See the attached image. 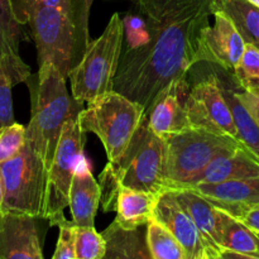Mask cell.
<instances>
[{
    "label": "cell",
    "mask_w": 259,
    "mask_h": 259,
    "mask_svg": "<svg viewBox=\"0 0 259 259\" xmlns=\"http://www.w3.org/2000/svg\"><path fill=\"white\" fill-rule=\"evenodd\" d=\"M217 0H134L143 39L123 45L113 90L147 111L168 83L196 66Z\"/></svg>",
    "instance_id": "6da1fadb"
},
{
    "label": "cell",
    "mask_w": 259,
    "mask_h": 259,
    "mask_svg": "<svg viewBox=\"0 0 259 259\" xmlns=\"http://www.w3.org/2000/svg\"><path fill=\"white\" fill-rule=\"evenodd\" d=\"M94 0H76L70 8L39 7L28 15L38 66L52 63L63 77L80 63L90 43L89 18Z\"/></svg>",
    "instance_id": "7a4b0ae2"
},
{
    "label": "cell",
    "mask_w": 259,
    "mask_h": 259,
    "mask_svg": "<svg viewBox=\"0 0 259 259\" xmlns=\"http://www.w3.org/2000/svg\"><path fill=\"white\" fill-rule=\"evenodd\" d=\"M62 73L52 65L38 66V72L28 78L30 91V120L27 141L40 156L50 171L66 121L77 118L82 104L68 94Z\"/></svg>",
    "instance_id": "3957f363"
},
{
    "label": "cell",
    "mask_w": 259,
    "mask_h": 259,
    "mask_svg": "<svg viewBox=\"0 0 259 259\" xmlns=\"http://www.w3.org/2000/svg\"><path fill=\"white\" fill-rule=\"evenodd\" d=\"M166 144L151 131L144 114L141 126L123 156L115 162H108L99 176L101 206L104 211H114L120 186L141 191L162 194L166 191L163 179Z\"/></svg>",
    "instance_id": "277c9868"
},
{
    "label": "cell",
    "mask_w": 259,
    "mask_h": 259,
    "mask_svg": "<svg viewBox=\"0 0 259 259\" xmlns=\"http://www.w3.org/2000/svg\"><path fill=\"white\" fill-rule=\"evenodd\" d=\"M143 106L111 90L89 101L78 114L83 133H94L105 148L108 162L120 158L144 118Z\"/></svg>",
    "instance_id": "5b68a950"
},
{
    "label": "cell",
    "mask_w": 259,
    "mask_h": 259,
    "mask_svg": "<svg viewBox=\"0 0 259 259\" xmlns=\"http://www.w3.org/2000/svg\"><path fill=\"white\" fill-rule=\"evenodd\" d=\"M125 27L119 13H114L108 25L95 40H90L82 60L71 71V95L80 103H89L113 90L123 52Z\"/></svg>",
    "instance_id": "8992f818"
},
{
    "label": "cell",
    "mask_w": 259,
    "mask_h": 259,
    "mask_svg": "<svg viewBox=\"0 0 259 259\" xmlns=\"http://www.w3.org/2000/svg\"><path fill=\"white\" fill-rule=\"evenodd\" d=\"M164 144L163 179L166 190L185 186L218 156L244 147L229 137L197 128H190L169 137L164 139Z\"/></svg>",
    "instance_id": "52a82bcc"
},
{
    "label": "cell",
    "mask_w": 259,
    "mask_h": 259,
    "mask_svg": "<svg viewBox=\"0 0 259 259\" xmlns=\"http://www.w3.org/2000/svg\"><path fill=\"white\" fill-rule=\"evenodd\" d=\"M0 167L5 185L3 212L45 219L48 168L32 144L27 141L18 156Z\"/></svg>",
    "instance_id": "ba28073f"
},
{
    "label": "cell",
    "mask_w": 259,
    "mask_h": 259,
    "mask_svg": "<svg viewBox=\"0 0 259 259\" xmlns=\"http://www.w3.org/2000/svg\"><path fill=\"white\" fill-rule=\"evenodd\" d=\"M85 144L86 133L78 125V116L66 121L48 171L45 219L51 227H57L66 219L63 210L70 202L71 184L78 162L83 157Z\"/></svg>",
    "instance_id": "9c48e42d"
},
{
    "label": "cell",
    "mask_w": 259,
    "mask_h": 259,
    "mask_svg": "<svg viewBox=\"0 0 259 259\" xmlns=\"http://www.w3.org/2000/svg\"><path fill=\"white\" fill-rule=\"evenodd\" d=\"M187 116L191 128L204 129L240 142L232 111L211 68L190 88Z\"/></svg>",
    "instance_id": "30bf717a"
},
{
    "label": "cell",
    "mask_w": 259,
    "mask_h": 259,
    "mask_svg": "<svg viewBox=\"0 0 259 259\" xmlns=\"http://www.w3.org/2000/svg\"><path fill=\"white\" fill-rule=\"evenodd\" d=\"M214 18V25H209L202 32L196 55V65L206 62L234 71L244 53L247 43L224 13L215 12Z\"/></svg>",
    "instance_id": "8fae6325"
},
{
    "label": "cell",
    "mask_w": 259,
    "mask_h": 259,
    "mask_svg": "<svg viewBox=\"0 0 259 259\" xmlns=\"http://www.w3.org/2000/svg\"><path fill=\"white\" fill-rule=\"evenodd\" d=\"M190 88L187 76L172 81L146 113L151 131L163 141L191 128L187 116Z\"/></svg>",
    "instance_id": "7c38bea8"
},
{
    "label": "cell",
    "mask_w": 259,
    "mask_h": 259,
    "mask_svg": "<svg viewBox=\"0 0 259 259\" xmlns=\"http://www.w3.org/2000/svg\"><path fill=\"white\" fill-rule=\"evenodd\" d=\"M37 218L3 212L0 259H43Z\"/></svg>",
    "instance_id": "4fadbf2b"
},
{
    "label": "cell",
    "mask_w": 259,
    "mask_h": 259,
    "mask_svg": "<svg viewBox=\"0 0 259 259\" xmlns=\"http://www.w3.org/2000/svg\"><path fill=\"white\" fill-rule=\"evenodd\" d=\"M153 217L181 243L187 259H197L207 249L196 224L185 211L172 190H166L159 195Z\"/></svg>",
    "instance_id": "5bb4252c"
},
{
    "label": "cell",
    "mask_w": 259,
    "mask_h": 259,
    "mask_svg": "<svg viewBox=\"0 0 259 259\" xmlns=\"http://www.w3.org/2000/svg\"><path fill=\"white\" fill-rule=\"evenodd\" d=\"M209 200L214 206L232 217L247 207L259 204V176L222 184H202L186 187Z\"/></svg>",
    "instance_id": "9a60e30c"
},
{
    "label": "cell",
    "mask_w": 259,
    "mask_h": 259,
    "mask_svg": "<svg viewBox=\"0 0 259 259\" xmlns=\"http://www.w3.org/2000/svg\"><path fill=\"white\" fill-rule=\"evenodd\" d=\"M255 176H259V158L245 147H239L233 152L218 156L205 167L204 171L179 189L202 184H222Z\"/></svg>",
    "instance_id": "2e32d148"
},
{
    "label": "cell",
    "mask_w": 259,
    "mask_h": 259,
    "mask_svg": "<svg viewBox=\"0 0 259 259\" xmlns=\"http://www.w3.org/2000/svg\"><path fill=\"white\" fill-rule=\"evenodd\" d=\"M172 191L175 192L185 211L196 224L210 254H217L220 250L224 211L189 189H175Z\"/></svg>",
    "instance_id": "e0dca14e"
},
{
    "label": "cell",
    "mask_w": 259,
    "mask_h": 259,
    "mask_svg": "<svg viewBox=\"0 0 259 259\" xmlns=\"http://www.w3.org/2000/svg\"><path fill=\"white\" fill-rule=\"evenodd\" d=\"M101 201V189L91 174L85 157L78 162L70 189V206L72 222L78 227H94Z\"/></svg>",
    "instance_id": "ac0fdd59"
},
{
    "label": "cell",
    "mask_w": 259,
    "mask_h": 259,
    "mask_svg": "<svg viewBox=\"0 0 259 259\" xmlns=\"http://www.w3.org/2000/svg\"><path fill=\"white\" fill-rule=\"evenodd\" d=\"M209 66L214 71L225 101L232 111L240 143L259 158V126L244 108V105L239 101L237 91L240 85L237 77L233 71L227 70L222 66L212 65V63H209Z\"/></svg>",
    "instance_id": "d6986e66"
},
{
    "label": "cell",
    "mask_w": 259,
    "mask_h": 259,
    "mask_svg": "<svg viewBox=\"0 0 259 259\" xmlns=\"http://www.w3.org/2000/svg\"><path fill=\"white\" fill-rule=\"evenodd\" d=\"M159 195L120 186L114 206L116 212L114 223L125 230L146 227L153 218Z\"/></svg>",
    "instance_id": "ffe728a7"
},
{
    "label": "cell",
    "mask_w": 259,
    "mask_h": 259,
    "mask_svg": "<svg viewBox=\"0 0 259 259\" xmlns=\"http://www.w3.org/2000/svg\"><path fill=\"white\" fill-rule=\"evenodd\" d=\"M101 234L106 240L103 259H153L147 244V225L125 230L113 222Z\"/></svg>",
    "instance_id": "44dd1931"
},
{
    "label": "cell",
    "mask_w": 259,
    "mask_h": 259,
    "mask_svg": "<svg viewBox=\"0 0 259 259\" xmlns=\"http://www.w3.org/2000/svg\"><path fill=\"white\" fill-rule=\"evenodd\" d=\"M214 9L232 20L245 43L259 48V8L248 0H217Z\"/></svg>",
    "instance_id": "7402d4cb"
},
{
    "label": "cell",
    "mask_w": 259,
    "mask_h": 259,
    "mask_svg": "<svg viewBox=\"0 0 259 259\" xmlns=\"http://www.w3.org/2000/svg\"><path fill=\"white\" fill-rule=\"evenodd\" d=\"M30 76V66L24 61L13 62L0 55V126L15 123L12 89L18 83L27 82Z\"/></svg>",
    "instance_id": "603a6c76"
},
{
    "label": "cell",
    "mask_w": 259,
    "mask_h": 259,
    "mask_svg": "<svg viewBox=\"0 0 259 259\" xmlns=\"http://www.w3.org/2000/svg\"><path fill=\"white\" fill-rule=\"evenodd\" d=\"M220 249L259 257V237L247 225L224 211Z\"/></svg>",
    "instance_id": "cb8c5ba5"
},
{
    "label": "cell",
    "mask_w": 259,
    "mask_h": 259,
    "mask_svg": "<svg viewBox=\"0 0 259 259\" xmlns=\"http://www.w3.org/2000/svg\"><path fill=\"white\" fill-rule=\"evenodd\" d=\"M25 37L24 25L15 19L12 0H0V55L9 61L20 60L19 45Z\"/></svg>",
    "instance_id": "d4e9b609"
},
{
    "label": "cell",
    "mask_w": 259,
    "mask_h": 259,
    "mask_svg": "<svg viewBox=\"0 0 259 259\" xmlns=\"http://www.w3.org/2000/svg\"><path fill=\"white\" fill-rule=\"evenodd\" d=\"M147 244L153 259H187L181 243L154 217L147 224Z\"/></svg>",
    "instance_id": "484cf974"
},
{
    "label": "cell",
    "mask_w": 259,
    "mask_h": 259,
    "mask_svg": "<svg viewBox=\"0 0 259 259\" xmlns=\"http://www.w3.org/2000/svg\"><path fill=\"white\" fill-rule=\"evenodd\" d=\"M106 253V240L94 227L75 225L76 259H103Z\"/></svg>",
    "instance_id": "4316f807"
},
{
    "label": "cell",
    "mask_w": 259,
    "mask_h": 259,
    "mask_svg": "<svg viewBox=\"0 0 259 259\" xmlns=\"http://www.w3.org/2000/svg\"><path fill=\"white\" fill-rule=\"evenodd\" d=\"M244 90H259V48L247 43L245 51L233 71Z\"/></svg>",
    "instance_id": "83f0119b"
},
{
    "label": "cell",
    "mask_w": 259,
    "mask_h": 259,
    "mask_svg": "<svg viewBox=\"0 0 259 259\" xmlns=\"http://www.w3.org/2000/svg\"><path fill=\"white\" fill-rule=\"evenodd\" d=\"M27 143V128L19 123L0 126V164L22 152Z\"/></svg>",
    "instance_id": "f1b7e54d"
},
{
    "label": "cell",
    "mask_w": 259,
    "mask_h": 259,
    "mask_svg": "<svg viewBox=\"0 0 259 259\" xmlns=\"http://www.w3.org/2000/svg\"><path fill=\"white\" fill-rule=\"evenodd\" d=\"M75 2L76 0H12V7L15 19L22 25H27L28 15L35 8H70L75 4Z\"/></svg>",
    "instance_id": "f546056e"
},
{
    "label": "cell",
    "mask_w": 259,
    "mask_h": 259,
    "mask_svg": "<svg viewBox=\"0 0 259 259\" xmlns=\"http://www.w3.org/2000/svg\"><path fill=\"white\" fill-rule=\"evenodd\" d=\"M57 244L52 259H76L75 255V224L73 222L62 220L58 223Z\"/></svg>",
    "instance_id": "4dcf8cb0"
},
{
    "label": "cell",
    "mask_w": 259,
    "mask_h": 259,
    "mask_svg": "<svg viewBox=\"0 0 259 259\" xmlns=\"http://www.w3.org/2000/svg\"><path fill=\"white\" fill-rule=\"evenodd\" d=\"M237 95L259 126V90H244L242 86H239Z\"/></svg>",
    "instance_id": "1f68e13d"
},
{
    "label": "cell",
    "mask_w": 259,
    "mask_h": 259,
    "mask_svg": "<svg viewBox=\"0 0 259 259\" xmlns=\"http://www.w3.org/2000/svg\"><path fill=\"white\" fill-rule=\"evenodd\" d=\"M235 219L242 222L243 224L247 225L249 229H252L253 232L258 233L259 234V204H255L253 205V206L244 209L240 214H238L237 217H235Z\"/></svg>",
    "instance_id": "d6a6232c"
},
{
    "label": "cell",
    "mask_w": 259,
    "mask_h": 259,
    "mask_svg": "<svg viewBox=\"0 0 259 259\" xmlns=\"http://www.w3.org/2000/svg\"><path fill=\"white\" fill-rule=\"evenodd\" d=\"M211 259H259V257H254V255H247V254H240V253L230 252V250L220 249L217 254L211 255Z\"/></svg>",
    "instance_id": "836d02e7"
},
{
    "label": "cell",
    "mask_w": 259,
    "mask_h": 259,
    "mask_svg": "<svg viewBox=\"0 0 259 259\" xmlns=\"http://www.w3.org/2000/svg\"><path fill=\"white\" fill-rule=\"evenodd\" d=\"M4 197H5V185H4V177H3L2 167H0V209L3 211V205H4Z\"/></svg>",
    "instance_id": "e575fe53"
},
{
    "label": "cell",
    "mask_w": 259,
    "mask_h": 259,
    "mask_svg": "<svg viewBox=\"0 0 259 259\" xmlns=\"http://www.w3.org/2000/svg\"><path fill=\"white\" fill-rule=\"evenodd\" d=\"M197 259H211V258H210V253H209V250H207V249L205 250V252L202 253V254L200 255V257L197 258Z\"/></svg>",
    "instance_id": "d590c367"
},
{
    "label": "cell",
    "mask_w": 259,
    "mask_h": 259,
    "mask_svg": "<svg viewBox=\"0 0 259 259\" xmlns=\"http://www.w3.org/2000/svg\"><path fill=\"white\" fill-rule=\"evenodd\" d=\"M249 3H252L253 5H255V7L259 8V0H248Z\"/></svg>",
    "instance_id": "8d00e7d4"
},
{
    "label": "cell",
    "mask_w": 259,
    "mask_h": 259,
    "mask_svg": "<svg viewBox=\"0 0 259 259\" xmlns=\"http://www.w3.org/2000/svg\"><path fill=\"white\" fill-rule=\"evenodd\" d=\"M2 219H3V211L2 209H0V224H2Z\"/></svg>",
    "instance_id": "74e56055"
},
{
    "label": "cell",
    "mask_w": 259,
    "mask_h": 259,
    "mask_svg": "<svg viewBox=\"0 0 259 259\" xmlns=\"http://www.w3.org/2000/svg\"><path fill=\"white\" fill-rule=\"evenodd\" d=\"M257 234H258V233H257ZM258 237H259V234H258Z\"/></svg>",
    "instance_id": "f35d334b"
}]
</instances>
